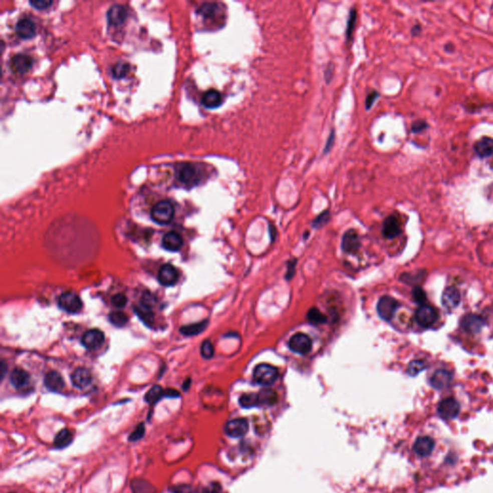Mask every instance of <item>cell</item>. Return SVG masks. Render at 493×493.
<instances>
[{
	"mask_svg": "<svg viewBox=\"0 0 493 493\" xmlns=\"http://www.w3.org/2000/svg\"><path fill=\"white\" fill-rule=\"evenodd\" d=\"M163 396H167V392L164 391L160 385H154L148 390V393L145 396V400L147 403L152 405L158 402Z\"/></svg>",
	"mask_w": 493,
	"mask_h": 493,
	"instance_id": "1f68e13d",
	"label": "cell"
},
{
	"mask_svg": "<svg viewBox=\"0 0 493 493\" xmlns=\"http://www.w3.org/2000/svg\"><path fill=\"white\" fill-rule=\"evenodd\" d=\"M133 493H155L156 490L152 484L144 480H134L131 482Z\"/></svg>",
	"mask_w": 493,
	"mask_h": 493,
	"instance_id": "836d02e7",
	"label": "cell"
},
{
	"mask_svg": "<svg viewBox=\"0 0 493 493\" xmlns=\"http://www.w3.org/2000/svg\"><path fill=\"white\" fill-rule=\"evenodd\" d=\"M461 301L459 291L455 287H448L444 290L441 302L442 306L448 310H452L458 307Z\"/></svg>",
	"mask_w": 493,
	"mask_h": 493,
	"instance_id": "ac0fdd59",
	"label": "cell"
},
{
	"mask_svg": "<svg viewBox=\"0 0 493 493\" xmlns=\"http://www.w3.org/2000/svg\"><path fill=\"white\" fill-rule=\"evenodd\" d=\"M412 296L416 303H418L420 306L424 305V303L427 301V295L423 289L420 287H415L412 291Z\"/></svg>",
	"mask_w": 493,
	"mask_h": 493,
	"instance_id": "b9f144b4",
	"label": "cell"
},
{
	"mask_svg": "<svg viewBox=\"0 0 493 493\" xmlns=\"http://www.w3.org/2000/svg\"><path fill=\"white\" fill-rule=\"evenodd\" d=\"M434 448V440L430 436H420L413 444L414 452L420 456L431 455Z\"/></svg>",
	"mask_w": 493,
	"mask_h": 493,
	"instance_id": "44dd1931",
	"label": "cell"
},
{
	"mask_svg": "<svg viewBox=\"0 0 493 493\" xmlns=\"http://www.w3.org/2000/svg\"><path fill=\"white\" fill-rule=\"evenodd\" d=\"M220 12V5L214 2L203 3L198 9L197 13L205 19H212Z\"/></svg>",
	"mask_w": 493,
	"mask_h": 493,
	"instance_id": "83f0119b",
	"label": "cell"
},
{
	"mask_svg": "<svg viewBox=\"0 0 493 493\" xmlns=\"http://www.w3.org/2000/svg\"><path fill=\"white\" fill-rule=\"evenodd\" d=\"M329 219H330V212H329V210H326L323 213H321L320 215L314 220L313 226L314 227H320L322 225H324L329 222Z\"/></svg>",
	"mask_w": 493,
	"mask_h": 493,
	"instance_id": "ee69618b",
	"label": "cell"
},
{
	"mask_svg": "<svg viewBox=\"0 0 493 493\" xmlns=\"http://www.w3.org/2000/svg\"><path fill=\"white\" fill-rule=\"evenodd\" d=\"M183 245V239L181 235L175 231H171L164 235L162 239V246L169 252H177Z\"/></svg>",
	"mask_w": 493,
	"mask_h": 493,
	"instance_id": "7402d4cb",
	"label": "cell"
},
{
	"mask_svg": "<svg viewBox=\"0 0 493 493\" xmlns=\"http://www.w3.org/2000/svg\"><path fill=\"white\" fill-rule=\"evenodd\" d=\"M200 353L201 356L206 359H209L214 356V346L209 340L203 341L202 345L200 347Z\"/></svg>",
	"mask_w": 493,
	"mask_h": 493,
	"instance_id": "ab89813d",
	"label": "cell"
},
{
	"mask_svg": "<svg viewBox=\"0 0 493 493\" xmlns=\"http://www.w3.org/2000/svg\"><path fill=\"white\" fill-rule=\"evenodd\" d=\"M485 326V320L478 314L470 313L461 319V328L471 334L479 333Z\"/></svg>",
	"mask_w": 493,
	"mask_h": 493,
	"instance_id": "30bf717a",
	"label": "cell"
},
{
	"mask_svg": "<svg viewBox=\"0 0 493 493\" xmlns=\"http://www.w3.org/2000/svg\"><path fill=\"white\" fill-rule=\"evenodd\" d=\"M296 260H292L289 262L288 264V271H287V275H286V279L287 280H290L293 276H294V273H295V266H296Z\"/></svg>",
	"mask_w": 493,
	"mask_h": 493,
	"instance_id": "f5cc1de1",
	"label": "cell"
},
{
	"mask_svg": "<svg viewBox=\"0 0 493 493\" xmlns=\"http://www.w3.org/2000/svg\"><path fill=\"white\" fill-rule=\"evenodd\" d=\"M16 32L22 39H30L36 34V25L28 18L21 19L16 25Z\"/></svg>",
	"mask_w": 493,
	"mask_h": 493,
	"instance_id": "d6986e66",
	"label": "cell"
},
{
	"mask_svg": "<svg viewBox=\"0 0 493 493\" xmlns=\"http://www.w3.org/2000/svg\"><path fill=\"white\" fill-rule=\"evenodd\" d=\"M279 377V371L269 364H259L254 370V380L259 384L268 386L277 381Z\"/></svg>",
	"mask_w": 493,
	"mask_h": 493,
	"instance_id": "3957f363",
	"label": "cell"
},
{
	"mask_svg": "<svg viewBox=\"0 0 493 493\" xmlns=\"http://www.w3.org/2000/svg\"><path fill=\"white\" fill-rule=\"evenodd\" d=\"M127 19V10L121 4L111 6L107 12V20L111 25H122Z\"/></svg>",
	"mask_w": 493,
	"mask_h": 493,
	"instance_id": "ffe728a7",
	"label": "cell"
},
{
	"mask_svg": "<svg viewBox=\"0 0 493 493\" xmlns=\"http://www.w3.org/2000/svg\"><path fill=\"white\" fill-rule=\"evenodd\" d=\"M414 317L416 323L421 328L428 329L435 324V322L438 319V314L437 311L431 306L421 305L416 309Z\"/></svg>",
	"mask_w": 493,
	"mask_h": 493,
	"instance_id": "277c9868",
	"label": "cell"
},
{
	"mask_svg": "<svg viewBox=\"0 0 493 493\" xmlns=\"http://www.w3.org/2000/svg\"><path fill=\"white\" fill-rule=\"evenodd\" d=\"M334 139H335V132H334V130H333L331 132L330 136H329L328 141H327V144L325 146V149H324V153L325 154H327L332 149V148H333V145H334Z\"/></svg>",
	"mask_w": 493,
	"mask_h": 493,
	"instance_id": "f907efd6",
	"label": "cell"
},
{
	"mask_svg": "<svg viewBox=\"0 0 493 493\" xmlns=\"http://www.w3.org/2000/svg\"><path fill=\"white\" fill-rule=\"evenodd\" d=\"M158 281L164 286H173L178 281V272L173 265L165 264L158 273Z\"/></svg>",
	"mask_w": 493,
	"mask_h": 493,
	"instance_id": "4fadbf2b",
	"label": "cell"
},
{
	"mask_svg": "<svg viewBox=\"0 0 493 493\" xmlns=\"http://www.w3.org/2000/svg\"><path fill=\"white\" fill-rule=\"evenodd\" d=\"M420 32H421V26L418 25H415V26L412 28V30H411V33H412V35H414V36H415V35H418Z\"/></svg>",
	"mask_w": 493,
	"mask_h": 493,
	"instance_id": "11a10c76",
	"label": "cell"
},
{
	"mask_svg": "<svg viewBox=\"0 0 493 493\" xmlns=\"http://www.w3.org/2000/svg\"><path fill=\"white\" fill-rule=\"evenodd\" d=\"M74 431L69 429H63L59 431L54 438V446L58 449L66 448L73 442Z\"/></svg>",
	"mask_w": 493,
	"mask_h": 493,
	"instance_id": "4316f807",
	"label": "cell"
},
{
	"mask_svg": "<svg viewBox=\"0 0 493 493\" xmlns=\"http://www.w3.org/2000/svg\"><path fill=\"white\" fill-rule=\"evenodd\" d=\"M176 179L181 184L192 187L198 184L201 179V173L197 165L190 162H181L175 168Z\"/></svg>",
	"mask_w": 493,
	"mask_h": 493,
	"instance_id": "6da1fadb",
	"label": "cell"
},
{
	"mask_svg": "<svg viewBox=\"0 0 493 493\" xmlns=\"http://www.w3.org/2000/svg\"><path fill=\"white\" fill-rule=\"evenodd\" d=\"M45 385L50 391L60 392L65 387V382L58 372L50 371L45 377Z\"/></svg>",
	"mask_w": 493,
	"mask_h": 493,
	"instance_id": "603a6c76",
	"label": "cell"
},
{
	"mask_svg": "<svg viewBox=\"0 0 493 493\" xmlns=\"http://www.w3.org/2000/svg\"><path fill=\"white\" fill-rule=\"evenodd\" d=\"M135 312L136 314L141 318V320L143 321L146 325H148V326L152 325L154 315H153L151 308H147L143 305H139L138 307L135 308Z\"/></svg>",
	"mask_w": 493,
	"mask_h": 493,
	"instance_id": "d6a6232c",
	"label": "cell"
},
{
	"mask_svg": "<svg viewBox=\"0 0 493 493\" xmlns=\"http://www.w3.org/2000/svg\"><path fill=\"white\" fill-rule=\"evenodd\" d=\"M460 406L454 398H446L438 405V414L444 420L454 419L459 413Z\"/></svg>",
	"mask_w": 493,
	"mask_h": 493,
	"instance_id": "ba28073f",
	"label": "cell"
},
{
	"mask_svg": "<svg viewBox=\"0 0 493 493\" xmlns=\"http://www.w3.org/2000/svg\"><path fill=\"white\" fill-rule=\"evenodd\" d=\"M145 435V425L142 423L140 424L135 430L133 431V432L129 435L128 437V440L131 441V442H135V441H138L140 440L143 436Z\"/></svg>",
	"mask_w": 493,
	"mask_h": 493,
	"instance_id": "60d3db41",
	"label": "cell"
},
{
	"mask_svg": "<svg viewBox=\"0 0 493 493\" xmlns=\"http://www.w3.org/2000/svg\"><path fill=\"white\" fill-rule=\"evenodd\" d=\"M109 320L116 327H123L128 322V316L123 311H113L109 314Z\"/></svg>",
	"mask_w": 493,
	"mask_h": 493,
	"instance_id": "d590c367",
	"label": "cell"
},
{
	"mask_svg": "<svg viewBox=\"0 0 493 493\" xmlns=\"http://www.w3.org/2000/svg\"><path fill=\"white\" fill-rule=\"evenodd\" d=\"M220 491H221V486L218 483L214 482L211 483L208 487L201 489L199 493H220Z\"/></svg>",
	"mask_w": 493,
	"mask_h": 493,
	"instance_id": "816d5d0a",
	"label": "cell"
},
{
	"mask_svg": "<svg viewBox=\"0 0 493 493\" xmlns=\"http://www.w3.org/2000/svg\"><path fill=\"white\" fill-rule=\"evenodd\" d=\"M288 346L290 350L294 353L300 355H307L312 348V341L307 334L298 333L290 338Z\"/></svg>",
	"mask_w": 493,
	"mask_h": 493,
	"instance_id": "52a82bcc",
	"label": "cell"
},
{
	"mask_svg": "<svg viewBox=\"0 0 493 493\" xmlns=\"http://www.w3.org/2000/svg\"><path fill=\"white\" fill-rule=\"evenodd\" d=\"M111 303L112 305L114 307H116V308H123L127 304V298H126L125 295L122 294V293H119V294H116L115 296H113Z\"/></svg>",
	"mask_w": 493,
	"mask_h": 493,
	"instance_id": "7bdbcfd3",
	"label": "cell"
},
{
	"mask_svg": "<svg viewBox=\"0 0 493 493\" xmlns=\"http://www.w3.org/2000/svg\"><path fill=\"white\" fill-rule=\"evenodd\" d=\"M172 493H193V490L191 486L187 484H179V485H174L171 487L170 489Z\"/></svg>",
	"mask_w": 493,
	"mask_h": 493,
	"instance_id": "c3c4849f",
	"label": "cell"
},
{
	"mask_svg": "<svg viewBox=\"0 0 493 493\" xmlns=\"http://www.w3.org/2000/svg\"><path fill=\"white\" fill-rule=\"evenodd\" d=\"M72 382L75 387L79 389H84L87 386H89L92 382V374L90 370L84 368V367H79L74 371L72 374Z\"/></svg>",
	"mask_w": 493,
	"mask_h": 493,
	"instance_id": "e0dca14e",
	"label": "cell"
},
{
	"mask_svg": "<svg viewBox=\"0 0 493 493\" xmlns=\"http://www.w3.org/2000/svg\"><path fill=\"white\" fill-rule=\"evenodd\" d=\"M141 305H143V306H145L147 308L152 309L153 307L155 306V298H154V296L152 294H150L149 292H146L144 294L143 298H142Z\"/></svg>",
	"mask_w": 493,
	"mask_h": 493,
	"instance_id": "bcb514c9",
	"label": "cell"
},
{
	"mask_svg": "<svg viewBox=\"0 0 493 493\" xmlns=\"http://www.w3.org/2000/svg\"><path fill=\"white\" fill-rule=\"evenodd\" d=\"M333 64H330L329 68L327 69L326 73H325V77H326V82L329 83L331 81V79L333 78Z\"/></svg>",
	"mask_w": 493,
	"mask_h": 493,
	"instance_id": "db71d44e",
	"label": "cell"
},
{
	"mask_svg": "<svg viewBox=\"0 0 493 493\" xmlns=\"http://www.w3.org/2000/svg\"><path fill=\"white\" fill-rule=\"evenodd\" d=\"M308 320L314 325H321L327 322V317L324 313H322L318 308H312L308 310Z\"/></svg>",
	"mask_w": 493,
	"mask_h": 493,
	"instance_id": "e575fe53",
	"label": "cell"
},
{
	"mask_svg": "<svg viewBox=\"0 0 493 493\" xmlns=\"http://www.w3.org/2000/svg\"><path fill=\"white\" fill-rule=\"evenodd\" d=\"M58 305L63 310L69 313H77L83 308L81 299L71 291L65 292L59 297Z\"/></svg>",
	"mask_w": 493,
	"mask_h": 493,
	"instance_id": "8992f818",
	"label": "cell"
},
{
	"mask_svg": "<svg viewBox=\"0 0 493 493\" xmlns=\"http://www.w3.org/2000/svg\"><path fill=\"white\" fill-rule=\"evenodd\" d=\"M378 98H379L378 92L373 91V92L370 93L369 95L367 96V98H366V101H365V106H366V109L367 110H369L370 108L372 107V105L374 104V102L376 101V99H378Z\"/></svg>",
	"mask_w": 493,
	"mask_h": 493,
	"instance_id": "681fc988",
	"label": "cell"
},
{
	"mask_svg": "<svg viewBox=\"0 0 493 493\" xmlns=\"http://www.w3.org/2000/svg\"><path fill=\"white\" fill-rule=\"evenodd\" d=\"M402 228H401V222L396 216H389L387 217L382 225V234L387 238V239H394L397 236L401 234Z\"/></svg>",
	"mask_w": 493,
	"mask_h": 493,
	"instance_id": "9a60e30c",
	"label": "cell"
},
{
	"mask_svg": "<svg viewBox=\"0 0 493 493\" xmlns=\"http://www.w3.org/2000/svg\"><path fill=\"white\" fill-rule=\"evenodd\" d=\"M356 21H357V11L355 9H353L350 12V17H349L348 25H347V32H346V34H347L348 40H350L352 38L353 32H354V27H355V25H356Z\"/></svg>",
	"mask_w": 493,
	"mask_h": 493,
	"instance_id": "f35d334b",
	"label": "cell"
},
{
	"mask_svg": "<svg viewBox=\"0 0 493 493\" xmlns=\"http://www.w3.org/2000/svg\"><path fill=\"white\" fill-rule=\"evenodd\" d=\"M104 340H105L104 333L97 329L89 330L82 336V344L86 349L92 351L99 349V347L103 344Z\"/></svg>",
	"mask_w": 493,
	"mask_h": 493,
	"instance_id": "7c38bea8",
	"label": "cell"
},
{
	"mask_svg": "<svg viewBox=\"0 0 493 493\" xmlns=\"http://www.w3.org/2000/svg\"><path fill=\"white\" fill-rule=\"evenodd\" d=\"M427 368V364L424 360H412L409 364H408V367H407V373L409 376H416L418 375L420 372H422L423 370H425Z\"/></svg>",
	"mask_w": 493,
	"mask_h": 493,
	"instance_id": "74e56055",
	"label": "cell"
},
{
	"mask_svg": "<svg viewBox=\"0 0 493 493\" xmlns=\"http://www.w3.org/2000/svg\"><path fill=\"white\" fill-rule=\"evenodd\" d=\"M151 219L158 224H167L173 220L174 206L170 200H160L151 209Z\"/></svg>",
	"mask_w": 493,
	"mask_h": 493,
	"instance_id": "7a4b0ae2",
	"label": "cell"
},
{
	"mask_svg": "<svg viewBox=\"0 0 493 493\" xmlns=\"http://www.w3.org/2000/svg\"><path fill=\"white\" fill-rule=\"evenodd\" d=\"M398 308H399L398 302L394 298L390 296L382 297L377 305V310L380 317L382 320L387 322L392 320Z\"/></svg>",
	"mask_w": 493,
	"mask_h": 493,
	"instance_id": "5b68a950",
	"label": "cell"
},
{
	"mask_svg": "<svg viewBox=\"0 0 493 493\" xmlns=\"http://www.w3.org/2000/svg\"><path fill=\"white\" fill-rule=\"evenodd\" d=\"M428 127H429L428 123L423 120H420V121H416L415 123H413L412 126H411V130L414 133H419V132L426 130Z\"/></svg>",
	"mask_w": 493,
	"mask_h": 493,
	"instance_id": "7dc6e473",
	"label": "cell"
},
{
	"mask_svg": "<svg viewBox=\"0 0 493 493\" xmlns=\"http://www.w3.org/2000/svg\"><path fill=\"white\" fill-rule=\"evenodd\" d=\"M453 381V376L450 372L447 370L440 369L437 370L431 378V385L437 389V390H443L447 387H449Z\"/></svg>",
	"mask_w": 493,
	"mask_h": 493,
	"instance_id": "5bb4252c",
	"label": "cell"
},
{
	"mask_svg": "<svg viewBox=\"0 0 493 493\" xmlns=\"http://www.w3.org/2000/svg\"><path fill=\"white\" fill-rule=\"evenodd\" d=\"M259 397L260 406H272L278 402V394L272 389H262Z\"/></svg>",
	"mask_w": 493,
	"mask_h": 493,
	"instance_id": "f1b7e54d",
	"label": "cell"
},
{
	"mask_svg": "<svg viewBox=\"0 0 493 493\" xmlns=\"http://www.w3.org/2000/svg\"><path fill=\"white\" fill-rule=\"evenodd\" d=\"M202 105L208 109H215L221 106L222 103V97L221 93L217 90L211 89L205 92L201 98Z\"/></svg>",
	"mask_w": 493,
	"mask_h": 493,
	"instance_id": "cb8c5ba5",
	"label": "cell"
},
{
	"mask_svg": "<svg viewBox=\"0 0 493 493\" xmlns=\"http://www.w3.org/2000/svg\"><path fill=\"white\" fill-rule=\"evenodd\" d=\"M129 64L125 62H119L112 68V74L115 78H123L129 72Z\"/></svg>",
	"mask_w": 493,
	"mask_h": 493,
	"instance_id": "8d00e7d4",
	"label": "cell"
},
{
	"mask_svg": "<svg viewBox=\"0 0 493 493\" xmlns=\"http://www.w3.org/2000/svg\"><path fill=\"white\" fill-rule=\"evenodd\" d=\"M239 404L242 407L252 408V407H259V393H245L239 398Z\"/></svg>",
	"mask_w": 493,
	"mask_h": 493,
	"instance_id": "4dcf8cb0",
	"label": "cell"
},
{
	"mask_svg": "<svg viewBox=\"0 0 493 493\" xmlns=\"http://www.w3.org/2000/svg\"><path fill=\"white\" fill-rule=\"evenodd\" d=\"M10 382L15 388L22 389L30 382V376L25 370L16 368L11 372Z\"/></svg>",
	"mask_w": 493,
	"mask_h": 493,
	"instance_id": "484cf974",
	"label": "cell"
},
{
	"mask_svg": "<svg viewBox=\"0 0 493 493\" xmlns=\"http://www.w3.org/2000/svg\"><path fill=\"white\" fill-rule=\"evenodd\" d=\"M249 431V422L245 418H236L228 421L224 426L225 433L233 438H239L246 435Z\"/></svg>",
	"mask_w": 493,
	"mask_h": 493,
	"instance_id": "9c48e42d",
	"label": "cell"
},
{
	"mask_svg": "<svg viewBox=\"0 0 493 493\" xmlns=\"http://www.w3.org/2000/svg\"><path fill=\"white\" fill-rule=\"evenodd\" d=\"M52 1H50V0H31L30 1V5H32L34 8L36 9H39V10H44V9H48L50 6L52 5Z\"/></svg>",
	"mask_w": 493,
	"mask_h": 493,
	"instance_id": "f6af8a7d",
	"label": "cell"
},
{
	"mask_svg": "<svg viewBox=\"0 0 493 493\" xmlns=\"http://www.w3.org/2000/svg\"><path fill=\"white\" fill-rule=\"evenodd\" d=\"M360 248V240L356 230L350 229L345 234L343 235L342 238V250L351 255L357 254Z\"/></svg>",
	"mask_w": 493,
	"mask_h": 493,
	"instance_id": "2e32d148",
	"label": "cell"
},
{
	"mask_svg": "<svg viewBox=\"0 0 493 493\" xmlns=\"http://www.w3.org/2000/svg\"><path fill=\"white\" fill-rule=\"evenodd\" d=\"M474 149L481 158L489 157L493 154V139L490 137H482L475 143Z\"/></svg>",
	"mask_w": 493,
	"mask_h": 493,
	"instance_id": "d4e9b609",
	"label": "cell"
},
{
	"mask_svg": "<svg viewBox=\"0 0 493 493\" xmlns=\"http://www.w3.org/2000/svg\"><path fill=\"white\" fill-rule=\"evenodd\" d=\"M208 324V321H202L200 323H197V324H192V325H188V326H184L180 329V333L184 335H187V336H192V335H197L198 333H202L206 326Z\"/></svg>",
	"mask_w": 493,
	"mask_h": 493,
	"instance_id": "f546056e",
	"label": "cell"
},
{
	"mask_svg": "<svg viewBox=\"0 0 493 493\" xmlns=\"http://www.w3.org/2000/svg\"><path fill=\"white\" fill-rule=\"evenodd\" d=\"M33 65V59L27 54L19 53L13 56L10 61V68L13 73L18 74H26Z\"/></svg>",
	"mask_w": 493,
	"mask_h": 493,
	"instance_id": "8fae6325",
	"label": "cell"
}]
</instances>
